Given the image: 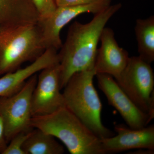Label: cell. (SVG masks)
Here are the masks:
<instances>
[{"instance_id": "8992f818", "label": "cell", "mask_w": 154, "mask_h": 154, "mask_svg": "<svg viewBox=\"0 0 154 154\" xmlns=\"http://www.w3.org/2000/svg\"><path fill=\"white\" fill-rule=\"evenodd\" d=\"M37 76L33 75L14 95L0 97V115L5 128L8 143L16 135L33 129L32 96L37 83Z\"/></svg>"}, {"instance_id": "3957f363", "label": "cell", "mask_w": 154, "mask_h": 154, "mask_svg": "<svg viewBox=\"0 0 154 154\" xmlns=\"http://www.w3.org/2000/svg\"><path fill=\"white\" fill-rule=\"evenodd\" d=\"M94 67L75 73L63 88L65 105L99 138L110 137L114 133L103 125L102 104L94 87Z\"/></svg>"}, {"instance_id": "9a60e30c", "label": "cell", "mask_w": 154, "mask_h": 154, "mask_svg": "<svg viewBox=\"0 0 154 154\" xmlns=\"http://www.w3.org/2000/svg\"><path fill=\"white\" fill-rule=\"evenodd\" d=\"M23 149L25 154H62L63 146L51 135L38 129L33 128L24 143Z\"/></svg>"}, {"instance_id": "ba28073f", "label": "cell", "mask_w": 154, "mask_h": 154, "mask_svg": "<svg viewBox=\"0 0 154 154\" xmlns=\"http://www.w3.org/2000/svg\"><path fill=\"white\" fill-rule=\"evenodd\" d=\"M59 63L43 69L32 96L33 116L50 114L65 106L60 86Z\"/></svg>"}, {"instance_id": "d6986e66", "label": "cell", "mask_w": 154, "mask_h": 154, "mask_svg": "<svg viewBox=\"0 0 154 154\" xmlns=\"http://www.w3.org/2000/svg\"><path fill=\"white\" fill-rule=\"evenodd\" d=\"M8 143L6 140L5 126L2 116L0 115V154H2L5 149Z\"/></svg>"}, {"instance_id": "5b68a950", "label": "cell", "mask_w": 154, "mask_h": 154, "mask_svg": "<svg viewBox=\"0 0 154 154\" xmlns=\"http://www.w3.org/2000/svg\"><path fill=\"white\" fill-rule=\"evenodd\" d=\"M115 81L135 105L154 117V75L150 64L139 56L130 57L122 72Z\"/></svg>"}, {"instance_id": "30bf717a", "label": "cell", "mask_w": 154, "mask_h": 154, "mask_svg": "<svg viewBox=\"0 0 154 154\" xmlns=\"http://www.w3.org/2000/svg\"><path fill=\"white\" fill-rule=\"evenodd\" d=\"M117 134L101 139L104 154L116 153L133 149L154 150V125L133 129L122 124H115Z\"/></svg>"}, {"instance_id": "8fae6325", "label": "cell", "mask_w": 154, "mask_h": 154, "mask_svg": "<svg viewBox=\"0 0 154 154\" xmlns=\"http://www.w3.org/2000/svg\"><path fill=\"white\" fill-rule=\"evenodd\" d=\"M101 47L97 50L94 68L97 73L106 74L116 79L126 67L129 57L119 47L111 28H105L100 37Z\"/></svg>"}, {"instance_id": "7c38bea8", "label": "cell", "mask_w": 154, "mask_h": 154, "mask_svg": "<svg viewBox=\"0 0 154 154\" xmlns=\"http://www.w3.org/2000/svg\"><path fill=\"white\" fill-rule=\"evenodd\" d=\"M57 51L52 48H48L28 66L0 77V97L11 96L16 94L30 77L48 66L59 63Z\"/></svg>"}, {"instance_id": "6da1fadb", "label": "cell", "mask_w": 154, "mask_h": 154, "mask_svg": "<svg viewBox=\"0 0 154 154\" xmlns=\"http://www.w3.org/2000/svg\"><path fill=\"white\" fill-rule=\"evenodd\" d=\"M121 8L120 3L110 5L95 14L88 23L75 22L70 26L66 41L58 53L61 90L73 75L94 67L102 31L110 18Z\"/></svg>"}, {"instance_id": "277c9868", "label": "cell", "mask_w": 154, "mask_h": 154, "mask_svg": "<svg viewBox=\"0 0 154 154\" xmlns=\"http://www.w3.org/2000/svg\"><path fill=\"white\" fill-rule=\"evenodd\" d=\"M46 49L38 23L0 29V77L34 61Z\"/></svg>"}, {"instance_id": "e0dca14e", "label": "cell", "mask_w": 154, "mask_h": 154, "mask_svg": "<svg viewBox=\"0 0 154 154\" xmlns=\"http://www.w3.org/2000/svg\"><path fill=\"white\" fill-rule=\"evenodd\" d=\"M39 15L43 19L52 14L57 8L55 0H32Z\"/></svg>"}, {"instance_id": "52a82bcc", "label": "cell", "mask_w": 154, "mask_h": 154, "mask_svg": "<svg viewBox=\"0 0 154 154\" xmlns=\"http://www.w3.org/2000/svg\"><path fill=\"white\" fill-rule=\"evenodd\" d=\"M111 2L112 0H99L83 5L58 7L48 17L39 19L37 23L46 49H60L63 44L61 31L72 20L85 13L98 14L109 7Z\"/></svg>"}, {"instance_id": "7a4b0ae2", "label": "cell", "mask_w": 154, "mask_h": 154, "mask_svg": "<svg viewBox=\"0 0 154 154\" xmlns=\"http://www.w3.org/2000/svg\"><path fill=\"white\" fill-rule=\"evenodd\" d=\"M31 126L58 139L72 154H104L101 139L64 106L46 115L34 116Z\"/></svg>"}, {"instance_id": "2e32d148", "label": "cell", "mask_w": 154, "mask_h": 154, "mask_svg": "<svg viewBox=\"0 0 154 154\" xmlns=\"http://www.w3.org/2000/svg\"><path fill=\"white\" fill-rule=\"evenodd\" d=\"M33 129L29 131H22L16 135L9 142L2 154H25L23 146Z\"/></svg>"}, {"instance_id": "9c48e42d", "label": "cell", "mask_w": 154, "mask_h": 154, "mask_svg": "<svg viewBox=\"0 0 154 154\" xmlns=\"http://www.w3.org/2000/svg\"><path fill=\"white\" fill-rule=\"evenodd\" d=\"M98 86L105 94L109 105L120 113L129 127L140 129L152 121L148 114L140 110L122 91L110 75L97 73Z\"/></svg>"}, {"instance_id": "ac0fdd59", "label": "cell", "mask_w": 154, "mask_h": 154, "mask_svg": "<svg viewBox=\"0 0 154 154\" xmlns=\"http://www.w3.org/2000/svg\"><path fill=\"white\" fill-rule=\"evenodd\" d=\"M99 0H55L57 7L83 5Z\"/></svg>"}, {"instance_id": "5bb4252c", "label": "cell", "mask_w": 154, "mask_h": 154, "mask_svg": "<svg viewBox=\"0 0 154 154\" xmlns=\"http://www.w3.org/2000/svg\"><path fill=\"white\" fill-rule=\"evenodd\" d=\"M134 30L138 56L151 64L154 60V16L145 19H137Z\"/></svg>"}, {"instance_id": "4fadbf2b", "label": "cell", "mask_w": 154, "mask_h": 154, "mask_svg": "<svg viewBox=\"0 0 154 154\" xmlns=\"http://www.w3.org/2000/svg\"><path fill=\"white\" fill-rule=\"evenodd\" d=\"M39 19L32 0H0V29L36 24Z\"/></svg>"}]
</instances>
